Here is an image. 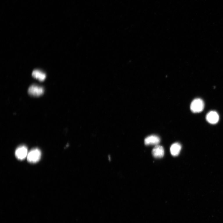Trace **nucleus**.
Here are the masks:
<instances>
[{"label":"nucleus","mask_w":223,"mask_h":223,"mask_svg":"<svg viewBox=\"0 0 223 223\" xmlns=\"http://www.w3.org/2000/svg\"><path fill=\"white\" fill-rule=\"evenodd\" d=\"M204 108V103L202 99L200 98L194 99L190 106L192 111L194 113H199L202 112Z\"/></svg>","instance_id":"nucleus-1"},{"label":"nucleus","mask_w":223,"mask_h":223,"mask_svg":"<svg viewBox=\"0 0 223 223\" xmlns=\"http://www.w3.org/2000/svg\"><path fill=\"white\" fill-rule=\"evenodd\" d=\"M41 155V152L39 149H33L28 153L27 160L30 163H36L40 160Z\"/></svg>","instance_id":"nucleus-2"},{"label":"nucleus","mask_w":223,"mask_h":223,"mask_svg":"<svg viewBox=\"0 0 223 223\" xmlns=\"http://www.w3.org/2000/svg\"><path fill=\"white\" fill-rule=\"evenodd\" d=\"M44 92L43 88L36 85H31L28 90V92L31 95L34 97H39Z\"/></svg>","instance_id":"nucleus-3"},{"label":"nucleus","mask_w":223,"mask_h":223,"mask_svg":"<svg viewBox=\"0 0 223 223\" xmlns=\"http://www.w3.org/2000/svg\"><path fill=\"white\" fill-rule=\"evenodd\" d=\"M28 149L25 146L19 147L15 151V156L18 159L22 160L27 157L28 154Z\"/></svg>","instance_id":"nucleus-4"},{"label":"nucleus","mask_w":223,"mask_h":223,"mask_svg":"<svg viewBox=\"0 0 223 223\" xmlns=\"http://www.w3.org/2000/svg\"><path fill=\"white\" fill-rule=\"evenodd\" d=\"M207 122L211 124H215L219 120V116L215 111H211L208 113L206 116Z\"/></svg>","instance_id":"nucleus-5"},{"label":"nucleus","mask_w":223,"mask_h":223,"mask_svg":"<svg viewBox=\"0 0 223 223\" xmlns=\"http://www.w3.org/2000/svg\"><path fill=\"white\" fill-rule=\"evenodd\" d=\"M160 138L155 135L149 136L146 137L144 140V143L146 145H157L160 143Z\"/></svg>","instance_id":"nucleus-6"},{"label":"nucleus","mask_w":223,"mask_h":223,"mask_svg":"<svg viewBox=\"0 0 223 223\" xmlns=\"http://www.w3.org/2000/svg\"><path fill=\"white\" fill-rule=\"evenodd\" d=\"M152 154L156 158H162L164 155V150L162 146L156 145L152 151Z\"/></svg>","instance_id":"nucleus-7"},{"label":"nucleus","mask_w":223,"mask_h":223,"mask_svg":"<svg viewBox=\"0 0 223 223\" xmlns=\"http://www.w3.org/2000/svg\"><path fill=\"white\" fill-rule=\"evenodd\" d=\"M181 145L178 143L173 144L171 146L170 152L171 154L174 156H178L181 149Z\"/></svg>","instance_id":"nucleus-8"},{"label":"nucleus","mask_w":223,"mask_h":223,"mask_svg":"<svg viewBox=\"0 0 223 223\" xmlns=\"http://www.w3.org/2000/svg\"><path fill=\"white\" fill-rule=\"evenodd\" d=\"M32 76L35 78L39 80L40 81H43L45 80L46 75L45 73L39 70H35L33 71L32 73Z\"/></svg>","instance_id":"nucleus-9"}]
</instances>
